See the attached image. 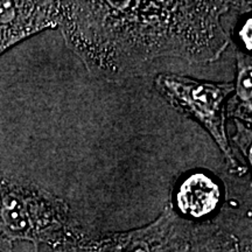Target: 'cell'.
<instances>
[{
    "label": "cell",
    "instance_id": "4",
    "mask_svg": "<svg viewBox=\"0 0 252 252\" xmlns=\"http://www.w3.org/2000/svg\"><path fill=\"white\" fill-rule=\"evenodd\" d=\"M220 186L206 173H193L179 186L176 206L186 215L200 219L213 212L220 202Z\"/></svg>",
    "mask_w": 252,
    "mask_h": 252
},
{
    "label": "cell",
    "instance_id": "6",
    "mask_svg": "<svg viewBox=\"0 0 252 252\" xmlns=\"http://www.w3.org/2000/svg\"><path fill=\"white\" fill-rule=\"evenodd\" d=\"M239 39L243 41L244 47L249 50H251V19H248V21L242 27V30L238 33Z\"/></svg>",
    "mask_w": 252,
    "mask_h": 252
},
{
    "label": "cell",
    "instance_id": "1",
    "mask_svg": "<svg viewBox=\"0 0 252 252\" xmlns=\"http://www.w3.org/2000/svg\"><path fill=\"white\" fill-rule=\"evenodd\" d=\"M241 1H61L67 46L94 77L125 81L159 59L216 61L229 45L222 18Z\"/></svg>",
    "mask_w": 252,
    "mask_h": 252
},
{
    "label": "cell",
    "instance_id": "3",
    "mask_svg": "<svg viewBox=\"0 0 252 252\" xmlns=\"http://www.w3.org/2000/svg\"><path fill=\"white\" fill-rule=\"evenodd\" d=\"M154 86L173 108L206 128L230 165H237L224 125L226 97L235 91L234 83H213L176 74H159Z\"/></svg>",
    "mask_w": 252,
    "mask_h": 252
},
{
    "label": "cell",
    "instance_id": "2",
    "mask_svg": "<svg viewBox=\"0 0 252 252\" xmlns=\"http://www.w3.org/2000/svg\"><path fill=\"white\" fill-rule=\"evenodd\" d=\"M68 225L65 203L30 181L0 179V234L9 241L56 243Z\"/></svg>",
    "mask_w": 252,
    "mask_h": 252
},
{
    "label": "cell",
    "instance_id": "5",
    "mask_svg": "<svg viewBox=\"0 0 252 252\" xmlns=\"http://www.w3.org/2000/svg\"><path fill=\"white\" fill-rule=\"evenodd\" d=\"M252 60L251 56L244 54L243 52H237V83L235 91L239 99V106L243 109L244 116H250L251 113V98H252Z\"/></svg>",
    "mask_w": 252,
    "mask_h": 252
},
{
    "label": "cell",
    "instance_id": "7",
    "mask_svg": "<svg viewBox=\"0 0 252 252\" xmlns=\"http://www.w3.org/2000/svg\"><path fill=\"white\" fill-rule=\"evenodd\" d=\"M0 252H13L12 241H9L8 238H6L1 234H0Z\"/></svg>",
    "mask_w": 252,
    "mask_h": 252
}]
</instances>
